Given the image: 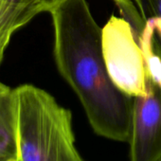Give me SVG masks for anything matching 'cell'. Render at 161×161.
<instances>
[{
    "label": "cell",
    "mask_w": 161,
    "mask_h": 161,
    "mask_svg": "<svg viewBox=\"0 0 161 161\" xmlns=\"http://www.w3.org/2000/svg\"><path fill=\"white\" fill-rule=\"evenodd\" d=\"M49 14L58 71L79 98L94 133L128 142L133 98L118 88L108 73L103 28L95 21L86 0H64Z\"/></svg>",
    "instance_id": "obj_1"
},
{
    "label": "cell",
    "mask_w": 161,
    "mask_h": 161,
    "mask_svg": "<svg viewBox=\"0 0 161 161\" xmlns=\"http://www.w3.org/2000/svg\"><path fill=\"white\" fill-rule=\"evenodd\" d=\"M142 18L153 32L154 47L161 57V0H135Z\"/></svg>",
    "instance_id": "obj_7"
},
{
    "label": "cell",
    "mask_w": 161,
    "mask_h": 161,
    "mask_svg": "<svg viewBox=\"0 0 161 161\" xmlns=\"http://www.w3.org/2000/svg\"><path fill=\"white\" fill-rule=\"evenodd\" d=\"M17 102L15 89L0 82V157L17 159Z\"/></svg>",
    "instance_id": "obj_6"
},
{
    "label": "cell",
    "mask_w": 161,
    "mask_h": 161,
    "mask_svg": "<svg viewBox=\"0 0 161 161\" xmlns=\"http://www.w3.org/2000/svg\"><path fill=\"white\" fill-rule=\"evenodd\" d=\"M40 13L39 0H0V64L14 33Z\"/></svg>",
    "instance_id": "obj_5"
},
{
    "label": "cell",
    "mask_w": 161,
    "mask_h": 161,
    "mask_svg": "<svg viewBox=\"0 0 161 161\" xmlns=\"http://www.w3.org/2000/svg\"><path fill=\"white\" fill-rule=\"evenodd\" d=\"M120 16H111L102 30V44L108 73L126 95L148 92L149 64L157 53L153 32L132 0H116Z\"/></svg>",
    "instance_id": "obj_3"
},
{
    "label": "cell",
    "mask_w": 161,
    "mask_h": 161,
    "mask_svg": "<svg viewBox=\"0 0 161 161\" xmlns=\"http://www.w3.org/2000/svg\"><path fill=\"white\" fill-rule=\"evenodd\" d=\"M134 1H135V0H134Z\"/></svg>",
    "instance_id": "obj_10"
},
{
    "label": "cell",
    "mask_w": 161,
    "mask_h": 161,
    "mask_svg": "<svg viewBox=\"0 0 161 161\" xmlns=\"http://www.w3.org/2000/svg\"><path fill=\"white\" fill-rule=\"evenodd\" d=\"M39 1L42 7V11L49 13L53 8H55L60 3L64 2V0H39Z\"/></svg>",
    "instance_id": "obj_8"
},
{
    "label": "cell",
    "mask_w": 161,
    "mask_h": 161,
    "mask_svg": "<svg viewBox=\"0 0 161 161\" xmlns=\"http://www.w3.org/2000/svg\"><path fill=\"white\" fill-rule=\"evenodd\" d=\"M14 89L18 161H85L75 146L71 111L35 86Z\"/></svg>",
    "instance_id": "obj_2"
},
{
    "label": "cell",
    "mask_w": 161,
    "mask_h": 161,
    "mask_svg": "<svg viewBox=\"0 0 161 161\" xmlns=\"http://www.w3.org/2000/svg\"><path fill=\"white\" fill-rule=\"evenodd\" d=\"M0 161H18V160L14 159V158H1L0 157Z\"/></svg>",
    "instance_id": "obj_9"
},
{
    "label": "cell",
    "mask_w": 161,
    "mask_h": 161,
    "mask_svg": "<svg viewBox=\"0 0 161 161\" xmlns=\"http://www.w3.org/2000/svg\"><path fill=\"white\" fill-rule=\"evenodd\" d=\"M130 161H161V57L150 61L148 92L133 98Z\"/></svg>",
    "instance_id": "obj_4"
}]
</instances>
